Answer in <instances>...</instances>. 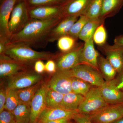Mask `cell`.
Here are the masks:
<instances>
[{
    "label": "cell",
    "instance_id": "cell-33",
    "mask_svg": "<svg viewBox=\"0 0 123 123\" xmlns=\"http://www.w3.org/2000/svg\"><path fill=\"white\" fill-rule=\"evenodd\" d=\"M68 0H26L29 8L43 6L63 5Z\"/></svg>",
    "mask_w": 123,
    "mask_h": 123
},
{
    "label": "cell",
    "instance_id": "cell-32",
    "mask_svg": "<svg viewBox=\"0 0 123 123\" xmlns=\"http://www.w3.org/2000/svg\"><path fill=\"white\" fill-rule=\"evenodd\" d=\"M107 32L104 25V22L98 26L93 36L94 43L98 47H101L107 43Z\"/></svg>",
    "mask_w": 123,
    "mask_h": 123
},
{
    "label": "cell",
    "instance_id": "cell-41",
    "mask_svg": "<svg viewBox=\"0 0 123 123\" xmlns=\"http://www.w3.org/2000/svg\"><path fill=\"white\" fill-rule=\"evenodd\" d=\"M72 120L68 119H62L43 123H74L72 122Z\"/></svg>",
    "mask_w": 123,
    "mask_h": 123
},
{
    "label": "cell",
    "instance_id": "cell-47",
    "mask_svg": "<svg viewBox=\"0 0 123 123\" xmlns=\"http://www.w3.org/2000/svg\"></svg>",
    "mask_w": 123,
    "mask_h": 123
},
{
    "label": "cell",
    "instance_id": "cell-4",
    "mask_svg": "<svg viewBox=\"0 0 123 123\" xmlns=\"http://www.w3.org/2000/svg\"><path fill=\"white\" fill-rule=\"evenodd\" d=\"M29 7L25 0H18L11 13L9 30L12 35L22 30L30 19Z\"/></svg>",
    "mask_w": 123,
    "mask_h": 123
},
{
    "label": "cell",
    "instance_id": "cell-44",
    "mask_svg": "<svg viewBox=\"0 0 123 123\" xmlns=\"http://www.w3.org/2000/svg\"><path fill=\"white\" fill-rule=\"evenodd\" d=\"M120 106H121V111H122V113H123V104L120 105Z\"/></svg>",
    "mask_w": 123,
    "mask_h": 123
},
{
    "label": "cell",
    "instance_id": "cell-19",
    "mask_svg": "<svg viewBox=\"0 0 123 123\" xmlns=\"http://www.w3.org/2000/svg\"><path fill=\"white\" fill-rule=\"evenodd\" d=\"M91 0H68L63 5L62 17H79L85 13Z\"/></svg>",
    "mask_w": 123,
    "mask_h": 123
},
{
    "label": "cell",
    "instance_id": "cell-9",
    "mask_svg": "<svg viewBox=\"0 0 123 123\" xmlns=\"http://www.w3.org/2000/svg\"><path fill=\"white\" fill-rule=\"evenodd\" d=\"M18 0H2L0 6V40L9 42L12 34L9 24L11 13Z\"/></svg>",
    "mask_w": 123,
    "mask_h": 123
},
{
    "label": "cell",
    "instance_id": "cell-31",
    "mask_svg": "<svg viewBox=\"0 0 123 123\" xmlns=\"http://www.w3.org/2000/svg\"><path fill=\"white\" fill-rule=\"evenodd\" d=\"M90 20L86 14H82L80 16L71 27L68 35L76 39H78L79 34L84 26Z\"/></svg>",
    "mask_w": 123,
    "mask_h": 123
},
{
    "label": "cell",
    "instance_id": "cell-18",
    "mask_svg": "<svg viewBox=\"0 0 123 123\" xmlns=\"http://www.w3.org/2000/svg\"><path fill=\"white\" fill-rule=\"evenodd\" d=\"M79 18L73 16L63 18L51 31L48 38V43H53L62 36L68 35L71 27Z\"/></svg>",
    "mask_w": 123,
    "mask_h": 123
},
{
    "label": "cell",
    "instance_id": "cell-30",
    "mask_svg": "<svg viewBox=\"0 0 123 123\" xmlns=\"http://www.w3.org/2000/svg\"><path fill=\"white\" fill-rule=\"evenodd\" d=\"M21 103L17 93V90L7 88V97L5 110L12 112Z\"/></svg>",
    "mask_w": 123,
    "mask_h": 123
},
{
    "label": "cell",
    "instance_id": "cell-43",
    "mask_svg": "<svg viewBox=\"0 0 123 123\" xmlns=\"http://www.w3.org/2000/svg\"><path fill=\"white\" fill-rule=\"evenodd\" d=\"M112 123H123V117L119 119L118 120Z\"/></svg>",
    "mask_w": 123,
    "mask_h": 123
},
{
    "label": "cell",
    "instance_id": "cell-29",
    "mask_svg": "<svg viewBox=\"0 0 123 123\" xmlns=\"http://www.w3.org/2000/svg\"><path fill=\"white\" fill-rule=\"evenodd\" d=\"M104 0H91L84 14L90 20L99 19Z\"/></svg>",
    "mask_w": 123,
    "mask_h": 123
},
{
    "label": "cell",
    "instance_id": "cell-35",
    "mask_svg": "<svg viewBox=\"0 0 123 123\" xmlns=\"http://www.w3.org/2000/svg\"><path fill=\"white\" fill-rule=\"evenodd\" d=\"M73 120L75 123H92L90 115H89L79 113L75 116Z\"/></svg>",
    "mask_w": 123,
    "mask_h": 123
},
{
    "label": "cell",
    "instance_id": "cell-45",
    "mask_svg": "<svg viewBox=\"0 0 123 123\" xmlns=\"http://www.w3.org/2000/svg\"><path fill=\"white\" fill-rule=\"evenodd\" d=\"M42 123V122H39H39H38V123Z\"/></svg>",
    "mask_w": 123,
    "mask_h": 123
},
{
    "label": "cell",
    "instance_id": "cell-38",
    "mask_svg": "<svg viewBox=\"0 0 123 123\" xmlns=\"http://www.w3.org/2000/svg\"><path fill=\"white\" fill-rule=\"evenodd\" d=\"M7 97V88H1L0 90V113L5 110Z\"/></svg>",
    "mask_w": 123,
    "mask_h": 123
},
{
    "label": "cell",
    "instance_id": "cell-2",
    "mask_svg": "<svg viewBox=\"0 0 123 123\" xmlns=\"http://www.w3.org/2000/svg\"><path fill=\"white\" fill-rule=\"evenodd\" d=\"M5 54L11 58L27 66L39 60L53 59L55 54L49 52L37 51L24 43H9Z\"/></svg>",
    "mask_w": 123,
    "mask_h": 123
},
{
    "label": "cell",
    "instance_id": "cell-20",
    "mask_svg": "<svg viewBox=\"0 0 123 123\" xmlns=\"http://www.w3.org/2000/svg\"><path fill=\"white\" fill-rule=\"evenodd\" d=\"M123 7V0H104L99 19L105 21L117 14Z\"/></svg>",
    "mask_w": 123,
    "mask_h": 123
},
{
    "label": "cell",
    "instance_id": "cell-14",
    "mask_svg": "<svg viewBox=\"0 0 123 123\" xmlns=\"http://www.w3.org/2000/svg\"><path fill=\"white\" fill-rule=\"evenodd\" d=\"M100 88L102 96L108 105L123 104V93L116 88L113 80L105 81Z\"/></svg>",
    "mask_w": 123,
    "mask_h": 123
},
{
    "label": "cell",
    "instance_id": "cell-10",
    "mask_svg": "<svg viewBox=\"0 0 123 123\" xmlns=\"http://www.w3.org/2000/svg\"><path fill=\"white\" fill-rule=\"evenodd\" d=\"M48 85L42 83L30 104L31 116L30 123H37L39 117L47 107L46 96L49 90Z\"/></svg>",
    "mask_w": 123,
    "mask_h": 123
},
{
    "label": "cell",
    "instance_id": "cell-17",
    "mask_svg": "<svg viewBox=\"0 0 123 123\" xmlns=\"http://www.w3.org/2000/svg\"><path fill=\"white\" fill-rule=\"evenodd\" d=\"M27 66L16 61L6 54L0 55V78L10 77L20 70H25Z\"/></svg>",
    "mask_w": 123,
    "mask_h": 123
},
{
    "label": "cell",
    "instance_id": "cell-21",
    "mask_svg": "<svg viewBox=\"0 0 123 123\" xmlns=\"http://www.w3.org/2000/svg\"><path fill=\"white\" fill-rule=\"evenodd\" d=\"M98 65L99 72L105 81L112 80L115 78L117 72L106 58L99 55Z\"/></svg>",
    "mask_w": 123,
    "mask_h": 123
},
{
    "label": "cell",
    "instance_id": "cell-36",
    "mask_svg": "<svg viewBox=\"0 0 123 123\" xmlns=\"http://www.w3.org/2000/svg\"><path fill=\"white\" fill-rule=\"evenodd\" d=\"M113 81L116 88L123 93V69L120 72L117 73Z\"/></svg>",
    "mask_w": 123,
    "mask_h": 123
},
{
    "label": "cell",
    "instance_id": "cell-23",
    "mask_svg": "<svg viewBox=\"0 0 123 123\" xmlns=\"http://www.w3.org/2000/svg\"><path fill=\"white\" fill-rule=\"evenodd\" d=\"M31 112L30 105L21 103L12 113L16 123H30Z\"/></svg>",
    "mask_w": 123,
    "mask_h": 123
},
{
    "label": "cell",
    "instance_id": "cell-12",
    "mask_svg": "<svg viewBox=\"0 0 123 123\" xmlns=\"http://www.w3.org/2000/svg\"><path fill=\"white\" fill-rule=\"evenodd\" d=\"M63 5L43 6L29 8L30 18L45 20L62 17Z\"/></svg>",
    "mask_w": 123,
    "mask_h": 123
},
{
    "label": "cell",
    "instance_id": "cell-39",
    "mask_svg": "<svg viewBox=\"0 0 123 123\" xmlns=\"http://www.w3.org/2000/svg\"><path fill=\"white\" fill-rule=\"evenodd\" d=\"M34 69L36 73L41 74L45 71V64L42 60L37 61L34 64Z\"/></svg>",
    "mask_w": 123,
    "mask_h": 123
},
{
    "label": "cell",
    "instance_id": "cell-34",
    "mask_svg": "<svg viewBox=\"0 0 123 123\" xmlns=\"http://www.w3.org/2000/svg\"><path fill=\"white\" fill-rule=\"evenodd\" d=\"M0 123H16L13 113L4 110L0 113Z\"/></svg>",
    "mask_w": 123,
    "mask_h": 123
},
{
    "label": "cell",
    "instance_id": "cell-3",
    "mask_svg": "<svg viewBox=\"0 0 123 123\" xmlns=\"http://www.w3.org/2000/svg\"><path fill=\"white\" fill-rule=\"evenodd\" d=\"M108 105L102 96L100 87L93 86L78 110L80 114L91 115Z\"/></svg>",
    "mask_w": 123,
    "mask_h": 123
},
{
    "label": "cell",
    "instance_id": "cell-22",
    "mask_svg": "<svg viewBox=\"0 0 123 123\" xmlns=\"http://www.w3.org/2000/svg\"><path fill=\"white\" fill-rule=\"evenodd\" d=\"M85 98V96L73 92L64 94L62 104V108L69 111L78 110Z\"/></svg>",
    "mask_w": 123,
    "mask_h": 123
},
{
    "label": "cell",
    "instance_id": "cell-1",
    "mask_svg": "<svg viewBox=\"0 0 123 123\" xmlns=\"http://www.w3.org/2000/svg\"><path fill=\"white\" fill-rule=\"evenodd\" d=\"M63 18H57L42 20L31 18L23 29L13 35L9 43H20L31 47H43L48 43L49 34Z\"/></svg>",
    "mask_w": 123,
    "mask_h": 123
},
{
    "label": "cell",
    "instance_id": "cell-46",
    "mask_svg": "<svg viewBox=\"0 0 123 123\" xmlns=\"http://www.w3.org/2000/svg\"></svg>",
    "mask_w": 123,
    "mask_h": 123
},
{
    "label": "cell",
    "instance_id": "cell-25",
    "mask_svg": "<svg viewBox=\"0 0 123 123\" xmlns=\"http://www.w3.org/2000/svg\"><path fill=\"white\" fill-rule=\"evenodd\" d=\"M42 84L40 81L30 87L16 90L20 101L23 103L30 105L32 99Z\"/></svg>",
    "mask_w": 123,
    "mask_h": 123
},
{
    "label": "cell",
    "instance_id": "cell-16",
    "mask_svg": "<svg viewBox=\"0 0 123 123\" xmlns=\"http://www.w3.org/2000/svg\"><path fill=\"white\" fill-rule=\"evenodd\" d=\"M79 113L78 110L72 111L62 108L46 107L40 116L38 122L45 123L62 119L73 120L75 116Z\"/></svg>",
    "mask_w": 123,
    "mask_h": 123
},
{
    "label": "cell",
    "instance_id": "cell-27",
    "mask_svg": "<svg viewBox=\"0 0 123 123\" xmlns=\"http://www.w3.org/2000/svg\"><path fill=\"white\" fill-rule=\"evenodd\" d=\"M64 94L49 89L46 96L47 107L62 108Z\"/></svg>",
    "mask_w": 123,
    "mask_h": 123
},
{
    "label": "cell",
    "instance_id": "cell-26",
    "mask_svg": "<svg viewBox=\"0 0 123 123\" xmlns=\"http://www.w3.org/2000/svg\"><path fill=\"white\" fill-rule=\"evenodd\" d=\"M93 86L89 83L81 79L75 77L73 78L71 88L72 91L75 93L85 97Z\"/></svg>",
    "mask_w": 123,
    "mask_h": 123
},
{
    "label": "cell",
    "instance_id": "cell-40",
    "mask_svg": "<svg viewBox=\"0 0 123 123\" xmlns=\"http://www.w3.org/2000/svg\"><path fill=\"white\" fill-rule=\"evenodd\" d=\"M8 43V42L4 40H0V55L5 53L7 44Z\"/></svg>",
    "mask_w": 123,
    "mask_h": 123
},
{
    "label": "cell",
    "instance_id": "cell-42",
    "mask_svg": "<svg viewBox=\"0 0 123 123\" xmlns=\"http://www.w3.org/2000/svg\"><path fill=\"white\" fill-rule=\"evenodd\" d=\"M114 44L123 47V35L117 36L114 40Z\"/></svg>",
    "mask_w": 123,
    "mask_h": 123
},
{
    "label": "cell",
    "instance_id": "cell-11",
    "mask_svg": "<svg viewBox=\"0 0 123 123\" xmlns=\"http://www.w3.org/2000/svg\"><path fill=\"white\" fill-rule=\"evenodd\" d=\"M90 116L92 123H112L123 117L120 105L108 106Z\"/></svg>",
    "mask_w": 123,
    "mask_h": 123
},
{
    "label": "cell",
    "instance_id": "cell-24",
    "mask_svg": "<svg viewBox=\"0 0 123 123\" xmlns=\"http://www.w3.org/2000/svg\"><path fill=\"white\" fill-rule=\"evenodd\" d=\"M105 22L100 19L91 20L84 26L79 34L78 39L84 42L93 38L96 29L102 23Z\"/></svg>",
    "mask_w": 123,
    "mask_h": 123
},
{
    "label": "cell",
    "instance_id": "cell-6",
    "mask_svg": "<svg viewBox=\"0 0 123 123\" xmlns=\"http://www.w3.org/2000/svg\"><path fill=\"white\" fill-rule=\"evenodd\" d=\"M84 45V43H78L71 51L55 54L53 60L56 64L57 70H71L79 64L80 54Z\"/></svg>",
    "mask_w": 123,
    "mask_h": 123
},
{
    "label": "cell",
    "instance_id": "cell-28",
    "mask_svg": "<svg viewBox=\"0 0 123 123\" xmlns=\"http://www.w3.org/2000/svg\"><path fill=\"white\" fill-rule=\"evenodd\" d=\"M78 39L67 35L62 36L57 40V46L61 52H68L73 49L78 43Z\"/></svg>",
    "mask_w": 123,
    "mask_h": 123
},
{
    "label": "cell",
    "instance_id": "cell-15",
    "mask_svg": "<svg viewBox=\"0 0 123 123\" xmlns=\"http://www.w3.org/2000/svg\"><path fill=\"white\" fill-rule=\"evenodd\" d=\"M100 54L94 47L93 38L84 42L79 57L80 64L91 66L99 71L98 60Z\"/></svg>",
    "mask_w": 123,
    "mask_h": 123
},
{
    "label": "cell",
    "instance_id": "cell-37",
    "mask_svg": "<svg viewBox=\"0 0 123 123\" xmlns=\"http://www.w3.org/2000/svg\"><path fill=\"white\" fill-rule=\"evenodd\" d=\"M45 71L49 73L54 74L57 71L56 64L53 59L48 60L45 64Z\"/></svg>",
    "mask_w": 123,
    "mask_h": 123
},
{
    "label": "cell",
    "instance_id": "cell-7",
    "mask_svg": "<svg viewBox=\"0 0 123 123\" xmlns=\"http://www.w3.org/2000/svg\"><path fill=\"white\" fill-rule=\"evenodd\" d=\"M42 75L24 70L14 74L8 81L7 88L18 90L30 87L40 81Z\"/></svg>",
    "mask_w": 123,
    "mask_h": 123
},
{
    "label": "cell",
    "instance_id": "cell-8",
    "mask_svg": "<svg viewBox=\"0 0 123 123\" xmlns=\"http://www.w3.org/2000/svg\"><path fill=\"white\" fill-rule=\"evenodd\" d=\"M73 77L70 70H57L48 85L52 90L63 94H67L72 92L71 84Z\"/></svg>",
    "mask_w": 123,
    "mask_h": 123
},
{
    "label": "cell",
    "instance_id": "cell-13",
    "mask_svg": "<svg viewBox=\"0 0 123 123\" xmlns=\"http://www.w3.org/2000/svg\"><path fill=\"white\" fill-rule=\"evenodd\" d=\"M105 54L107 59L116 70L117 73L123 69V47L114 44L106 43L99 47Z\"/></svg>",
    "mask_w": 123,
    "mask_h": 123
},
{
    "label": "cell",
    "instance_id": "cell-5",
    "mask_svg": "<svg viewBox=\"0 0 123 123\" xmlns=\"http://www.w3.org/2000/svg\"><path fill=\"white\" fill-rule=\"evenodd\" d=\"M73 77L89 83L93 86L100 87L105 81L99 70L84 64H79L71 69Z\"/></svg>",
    "mask_w": 123,
    "mask_h": 123
}]
</instances>
